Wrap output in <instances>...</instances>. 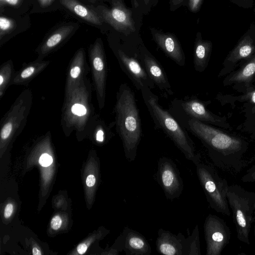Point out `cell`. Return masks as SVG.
I'll list each match as a JSON object with an SVG mask.
<instances>
[{
	"label": "cell",
	"mask_w": 255,
	"mask_h": 255,
	"mask_svg": "<svg viewBox=\"0 0 255 255\" xmlns=\"http://www.w3.org/2000/svg\"><path fill=\"white\" fill-rule=\"evenodd\" d=\"M203 0H188V6L193 12H196L199 10Z\"/></svg>",
	"instance_id": "4316f807"
},
{
	"label": "cell",
	"mask_w": 255,
	"mask_h": 255,
	"mask_svg": "<svg viewBox=\"0 0 255 255\" xmlns=\"http://www.w3.org/2000/svg\"><path fill=\"white\" fill-rule=\"evenodd\" d=\"M255 53V23L252 22L247 30L229 52L218 77L226 76L251 58Z\"/></svg>",
	"instance_id": "52a82bcc"
},
{
	"label": "cell",
	"mask_w": 255,
	"mask_h": 255,
	"mask_svg": "<svg viewBox=\"0 0 255 255\" xmlns=\"http://www.w3.org/2000/svg\"><path fill=\"white\" fill-rule=\"evenodd\" d=\"M15 26L16 23L13 19L1 15L0 17V39L12 31Z\"/></svg>",
	"instance_id": "7402d4cb"
},
{
	"label": "cell",
	"mask_w": 255,
	"mask_h": 255,
	"mask_svg": "<svg viewBox=\"0 0 255 255\" xmlns=\"http://www.w3.org/2000/svg\"><path fill=\"white\" fill-rule=\"evenodd\" d=\"M87 246L84 243L79 244L77 248V251L79 254H84L87 251Z\"/></svg>",
	"instance_id": "d590c367"
},
{
	"label": "cell",
	"mask_w": 255,
	"mask_h": 255,
	"mask_svg": "<svg viewBox=\"0 0 255 255\" xmlns=\"http://www.w3.org/2000/svg\"><path fill=\"white\" fill-rule=\"evenodd\" d=\"M74 29L73 25H66L55 30L45 42L43 50L47 51L56 46L71 34Z\"/></svg>",
	"instance_id": "ffe728a7"
},
{
	"label": "cell",
	"mask_w": 255,
	"mask_h": 255,
	"mask_svg": "<svg viewBox=\"0 0 255 255\" xmlns=\"http://www.w3.org/2000/svg\"><path fill=\"white\" fill-rule=\"evenodd\" d=\"M230 1L238 6L249 9L253 7L255 0H229Z\"/></svg>",
	"instance_id": "cb8c5ba5"
},
{
	"label": "cell",
	"mask_w": 255,
	"mask_h": 255,
	"mask_svg": "<svg viewBox=\"0 0 255 255\" xmlns=\"http://www.w3.org/2000/svg\"><path fill=\"white\" fill-rule=\"evenodd\" d=\"M134 1L137 6H138L139 4L143 6H147L149 5L150 2V0H134Z\"/></svg>",
	"instance_id": "f35d334b"
},
{
	"label": "cell",
	"mask_w": 255,
	"mask_h": 255,
	"mask_svg": "<svg viewBox=\"0 0 255 255\" xmlns=\"http://www.w3.org/2000/svg\"><path fill=\"white\" fill-rule=\"evenodd\" d=\"M34 68L33 67H29L24 69L21 74V77L23 78H26L30 77L34 72Z\"/></svg>",
	"instance_id": "1f68e13d"
},
{
	"label": "cell",
	"mask_w": 255,
	"mask_h": 255,
	"mask_svg": "<svg viewBox=\"0 0 255 255\" xmlns=\"http://www.w3.org/2000/svg\"><path fill=\"white\" fill-rule=\"evenodd\" d=\"M86 184L88 187L93 186L96 182V178L93 175H89L86 179Z\"/></svg>",
	"instance_id": "836d02e7"
},
{
	"label": "cell",
	"mask_w": 255,
	"mask_h": 255,
	"mask_svg": "<svg viewBox=\"0 0 255 255\" xmlns=\"http://www.w3.org/2000/svg\"><path fill=\"white\" fill-rule=\"evenodd\" d=\"M254 222L253 223L254 224V236L255 237V206H254Z\"/></svg>",
	"instance_id": "60d3db41"
},
{
	"label": "cell",
	"mask_w": 255,
	"mask_h": 255,
	"mask_svg": "<svg viewBox=\"0 0 255 255\" xmlns=\"http://www.w3.org/2000/svg\"><path fill=\"white\" fill-rule=\"evenodd\" d=\"M12 128V125L10 123L6 124L3 127L0 133L1 139H5L9 136L11 131Z\"/></svg>",
	"instance_id": "83f0119b"
},
{
	"label": "cell",
	"mask_w": 255,
	"mask_h": 255,
	"mask_svg": "<svg viewBox=\"0 0 255 255\" xmlns=\"http://www.w3.org/2000/svg\"><path fill=\"white\" fill-rule=\"evenodd\" d=\"M136 58L139 60L155 86L164 96L172 95L171 85L162 66L145 47H139Z\"/></svg>",
	"instance_id": "7c38bea8"
},
{
	"label": "cell",
	"mask_w": 255,
	"mask_h": 255,
	"mask_svg": "<svg viewBox=\"0 0 255 255\" xmlns=\"http://www.w3.org/2000/svg\"><path fill=\"white\" fill-rule=\"evenodd\" d=\"M154 41L162 51L180 66L185 65V56L180 44L173 34L150 28Z\"/></svg>",
	"instance_id": "2e32d148"
},
{
	"label": "cell",
	"mask_w": 255,
	"mask_h": 255,
	"mask_svg": "<svg viewBox=\"0 0 255 255\" xmlns=\"http://www.w3.org/2000/svg\"><path fill=\"white\" fill-rule=\"evenodd\" d=\"M81 70L78 66H75L70 71V75L73 78H77L80 74Z\"/></svg>",
	"instance_id": "e575fe53"
},
{
	"label": "cell",
	"mask_w": 255,
	"mask_h": 255,
	"mask_svg": "<svg viewBox=\"0 0 255 255\" xmlns=\"http://www.w3.org/2000/svg\"><path fill=\"white\" fill-rule=\"evenodd\" d=\"M184 0H170V8L171 10H175L181 6Z\"/></svg>",
	"instance_id": "4dcf8cb0"
},
{
	"label": "cell",
	"mask_w": 255,
	"mask_h": 255,
	"mask_svg": "<svg viewBox=\"0 0 255 255\" xmlns=\"http://www.w3.org/2000/svg\"><path fill=\"white\" fill-rule=\"evenodd\" d=\"M117 58L120 66L137 90L143 87L152 89L155 84L139 60L127 54L121 49L117 51Z\"/></svg>",
	"instance_id": "4fadbf2b"
},
{
	"label": "cell",
	"mask_w": 255,
	"mask_h": 255,
	"mask_svg": "<svg viewBox=\"0 0 255 255\" xmlns=\"http://www.w3.org/2000/svg\"><path fill=\"white\" fill-rule=\"evenodd\" d=\"M54 0H37L40 5L42 7H47L50 5Z\"/></svg>",
	"instance_id": "74e56055"
},
{
	"label": "cell",
	"mask_w": 255,
	"mask_h": 255,
	"mask_svg": "<svg viewBox=\"0 0 255 255\" xmlns=\"http://www.w3.org/2000/svg\"><path fill=\"white\" fill-rule=\"evenodd\" d=\"M60 2L67 9L83 20L95 25L102 24L103 20L97 12L77 0H60Z\"/></svg>",
	"instance_id": "d6986e66"
},
{
	"label": "cell",
	"mask_w": 255,
	"mask_h": 255,
	"mask_svg": "<svg viewBox=\"0 0 255 255\" xmlns=\"http://www.w3.org/2000/svg\"><path fill=\"white\" fill-rule=\"evenodd\" d=\"M250 137L253 140H255V129L251 133Z\"/></svg>",
	"instance_id": "b9f144b4"
},
{
	"label": "cell",
	"mask_w": 255,
	"mask_h": 255,
	"mask_svg": "<svg viewBox=\"0 0 255 255\" xmlns=\"http://www.w3.org/2000/svg\"><path fill=\"white\" fill-rule=\"evenodd\" d=\"M96 139L99 142H103L104 139V132L102 129L98 130L96 134Z\"/></svg>",
	"instance_id": "8d00e7d4"
},
{
	"label": "cell",
	"mask_w": 255,
	"mask_h": 255,
	"mask_svg": "<svg viewBox=\"0 0 255 255\" xmlns=\"http://www.w3.org/2000/svg\"></svg>",
	"instance_id": "f6af8a7d"
},
{
	"label": "cell",
	"mask_w": 255,
	"mask_h": 255,
	"mask_svg": "<svg viewBox=\"0 0 255 255\" xmlns=\"http://www.w3.org/2000/svg\"><path fill=\"white\" fill-rule=\"evenodd\" d=\"M212 47L210 40L203 39L200 32L197 33L193 52L194 67L196 71L202 72L207 67Z\"/></svg>",
	"instance_id": "ac0fdd59"
},
{
	"label": "cell",
	"mask_w": 255,
	"mask_h": 255,
	"mask_svg": "<svg viewBox=\"0 0 255 255\" xmlns=\"http://www.w3.org/2000/svg\"><path fill=\"white\" fill-rule=\"evenodd\" d=\"M157 234L155 245L158 253L165 255H185L186 238L182 234H173L161 228Z\"/></svg>",
	"instance_id": "9a60e30c"
},
{
	"label": "cell",
	"mask_w": 255,
	"mask_h": 255,
	"mask_svg": "<svg viewBox=\"0 0 255 255\" xmlns=\"http://www.w3.org/2000/svg\"><path fill=\"white\" fill-rule=\"evenodd\" d=\"M22 1V0H3L0 2V6L1 8L5 5L16 6L20 4Z\"/></svg>",
	"instance_id": "f546056e"
},
{
	"label": "cell",
	"mask_w": 255,
	"mask_h": 255,
	"mask_svg": "<svg viewBox=\"0 0 255 255\" xmlns=\"http://www.w3.org/2000/svg\"><path fill=\"white\" fill-rule=\"evenodd\" d=\"M253 11L255 14V2H254V6H253Z\"/></svg>",
	"instance_id": "ee69618b"
},
{
	"label": "cell",
	"mask_w": 255,
	"mask_h": 255,
	"mask_svg": "<svg viewBox=\"0 0 255 255\" xmlns=\"http://www.w3.org/2000/svg\"><path fill=\"white\" fill-rule=\"evenodd\" d=\"M116 121L118 133L128 161L134 160L142 131L135 94L127 83L120 86L117 94Z\"/></svg>",
	"instance_id": "7a4b0ae2"
},
{
	"label": "cell",
	"mask_w": 255,
	"mask_h": 255,
	"mask_svg": "<svg viewBox=\"0 0 255 255\" xmlns=\"http://www.w3.org/2000/svg\"><path fill=\"white\" fill-rule=\"evenodd\" d=\"M3 79L2 78V76L1 75L0 76V85L1 86L2 83H3Z\"/></svg>",
	"instance_id": "7bdbcfd3"
},
{
	"label": "cell",
	"mask_w": 255,
	"mask_h": 255,
	"mask_svg": "<svg viewBox=\"0 0 255 255\" xmlns=\"http://www.w3.org/2000/svg\"><path fill=\"white\" fill-rule=\"evenodd\" d=\"M241 93L239 95L219 93L216 99L221 105L230 104L232 108L237 102L243 103V111L246 118L243 129L251 133L255 129V85Z\"/></svg>",
	"instance_id": "8fae6325"
},
{
	"label": "cell",
	"mask_w": 255,
	"mask_h": 255,
	"mask_svg": "<svg viewBox=\"0 0 255 255\" xmlns=\"http://www.w3.org/2000/svg\"><path fill=\"white\" fill-rule=\"evenodd\" d=\"M156 176L167 199L172 200L181 195L183 181L176 164L171 159L166 157L159 158Z\"/></svg>",
	"instance_id": "9c48e42d"
},
{
	"label": "cell",
	"mask_w": 255,
	"mask_h": 255,
	"mask_svg": "<svg viewBox=\"0 0 255 255\" xmlns=\"http://www.w3.org/2000/svg\"><path fill=\"white\" fill-rule=\"evenodd\" d=\"M185 255H201L198 225L194 228L192 234L186 238Z\"/></svg>",
	"instance_id": "44dd1931"
},
{
	"label": "cell",
	"mask_w": 255,
	"mask_h": 255,
	"mask_svg": "<svg viewBox=\"0 0 255 255\" xmlns=\"http://www.w3.org/2000/svg\"><path fill=\"white\" fill-rule=\"evenodd\" d=\"M211 103V101H203L194 97L184 100L175 99L172 102L169 111L178 112L188 118L226 130H232L233 128L226 117L218 116L207 109L208 105Z\"/></svg>",
	"instance_id": "8992f818"
},
{
	"label": "cell",
	"mask_w": 255,
	"mask_h": 255,
	"mask_svg": "<svg viewBox=\"0 0 255 255\" xmlns=\"http://www.w3.org/2000/svg\"><path fill=\"white\" fill-rule=\"evenodd\" d=\"M169 112L182 127L201 141L216 167L226 172L239 173L246 165L244 156L249 142L244 138L178 112Z\"/></svg>",
	"instance_id": "6da1fadb"
},
{
	"label": "cell",
	"mask_w": 255,
	"mask_h": 255,
	"mask_svg": "<svg viewBox=\"0 0 255 255\" xmlns=\"http://www.w3.org/2000/svg\"><path fill=\"white\" fill-rule=\"evenodd\" d=\"M99 14L103 20L117 31L125 35L135 31V24L130 10L126 7L121 0H113L110 8L99 6Z\"/></svg>",
	"instance_id": "30bf717a"
},
{
	"label": "cell",
	"mask_w": 255,
	"mask_h": 255,
	"mask_svg": "<svg viewBox=\"0 0 255 255\" xmlns=\"http://www.w3.org/2000/svg\"><path fill=\"white\" fill-rule=\"evenodd\" d=\"M53 162L52 157L47 153L42 154L39 159L40 164L43 167H47Z\"/></svg>",
	"instance_id": "d4e9b609"
},
{
	"label": "cell",
	"mask_w": 255,
	"mask_h": 255,
	"mask_svg": "<svg viewBox=\"0 0 255 255\" xmlns=\"http://www.w3.org/2000/svg\"><path fill=\"white\" fill-rule=\"evenodd\" d=\"M142 99L156 128L161 129L174 143L186 158L195 165L201 161L200 153L186 130L169 112L158 103V97L151 89L143 87L140 90Z\"/></svg>",
	"instance_id": "3957f363"
},
{
	"label": "cell",
	"mask_w": 255,
	"mask_h": 255,
	"mask_svg": "<svg viewBox=\"0 0 255 255\" xmlns=\"http://www.w3.org/2000/svg\"><path fill=\"white\" fill-rule=\"evenodd\" d=\"M206 255H220L229 243L231 231L226 222L216 215L209 214L204 224Z\"/></svg>",
	"instance_id": "ba28073f"
},
{
	"label": "cell",
	"mask_w": 255,
	"mask_h": 255,
	"mask_svg": "<svg viewBox=\"0 0 255 255\" xmlns=\"http://www.w3.org/2000/svg\"><path fill=\"white\" fill-rule=\"evenodd\" d=\"M241 180L244 182H255V158L253 160V163L247 170Z\"/></svg>",
	"instance_id": "603a6c76"
},
{
	"label": "cell",
	"mask_w": 255,
	"mask_h": 255,
	"mask_svg": "<svg viewBox=\"0 0 255 255\" xmlns=\"http://www.w3.org/2000/svg\"><path fill=\"white\" fill-rule=\"evenodd\" d=\"M71 111L74 115L79 116H84L86 113V108L79 104L74 105L71 108Z\"/></svg>",
	"instance_id": "484cf974"
},
{
	"label": "cell",
	"mask_w": 255,
	"mask_h": 255,
	"mask_svg": "<svg viewBox=\"0 0 255 255\" xmlns=\"http://www.w3.org/2000/svg\"><path fill=\"white\" fill-rule=\"evenodd\" d=\"M13 211V206L12 204L9 203L5 206L4 216L5 218H8L12 214Z\"/></svg>",
	"instance_id": "d6a6232c"
},
{
	"label": "cell",
	"mask_w": 255,
	"mask_h": 255,
	"mask_svg": "<svg viewBox=\"0 0 255 255\" xmlns=\"http://www.w3.org/2000/svg\"><path fill=\"white\" fill-rule=\"evenodd\" d=\"M255 80V53L239 68L226 75L223 81L224 86H232L233 89L243 93L254 86Z\"/></svg>",
	"instance_id": "5bb4252c"
},
{
	"label": "cell",
	"mask_w": 255,
	"mask_h": 255,
	"mask_svg": "<svg viewBox=\"0 0 255 255\" xmlns=\"http://www.w3.org/2000/svg\"><path fill=\"white\" fill-rule=\"evenodd\" d=\"M227 199L231 209L239 240L249 245V235L254 222L255 193L238 184L229 185Z\"/></svg>",
	"instance_id": "277c9868"
},
{
	"label": "cell",
	"mask_w": 255,
	"mask_h": 255,
	"mask_svg": "<svg viewBox=\"0 0 255 255\" xmlns=\"http://www.w3.org/2000/svg\"><path fill=\"white\" fill-rule=\"evenodd\" d=\"M196 172L207 202L215 211L229 216L230 209L227 199L229 184L215 169L201 161L196 164Z\"/></svg>",
	"instance_id": "5b68a950"
},
{
	"label": "cell",
	"mask_w": 255,
	"mask_h": 255,
	"mask_svg": "<svg viewBox=\"0 0 255 255\" xmlns=\"http://www.w3.org/2000/svg\"><path fill=\"white\" fill-rule=\"evenodd\" d=\"M62 224V220L60 216L56 215L53 217L51 221V227L55 230L59 229Z\"/></svg>",
	"instance_id": "f1b7e54d"
},
{
	"label": "cell",
	"mask_w": 255,
	"mask_h": 255,
	"mask_svg": "<svg viewBox=\"0 0 255 255\" xmlns=\"http://www.w3.org/2000/svg\"><path fill=\"white\" fill-rule=\"evenodd\" d=\"M120 251L127 255H149L151 247L147 240L138 232L125 227L120 236Z\"/></svg>",
	"instance_id": "e0dca14e"
},
{
	"label": "cell",
	"mask_w": 255,
	"mask_h": 255,
	"mask_svg": "<svg viewBox=\"0 0 255 255\" xmlns=\"http://www.w3.org/2000/svg\"><path fill=\"white\" fill-rule=\"evenodd\" d=\"M32 254L33 255H41V253L36 248H33L32 250Z\"/></svg>",
	"instance_id": "ab89813d"
}]
</instances>
